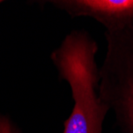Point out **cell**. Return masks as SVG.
Wrapping results in <instances>:
<instances>
[{
    "instance_id": "2",
    "label": "cell",
    "mask_w": 133,
    "mask_h": 133,
    "mask_svg": "<svg viewBox=\"0 0 133 133\" xmlns=\"http://www.w3.org/2000/svg\"><path fill=\"white\" fill-rule=\"evenodd\" d=\"M100 96L113 112L120 133H133V26L105 31Z\"/></svg>"
},
{
    "instance_id": "5",
    "label": "cell",
    "mask_w": 133,
    "mask_h": 133,
    "mask_svg": "<svg viewBox=\"0 0 133 133\" xmlns=\"http://www.w3.org/2000/svg\"><path fill=\"white\" fill-rule=\"evenodd\" d=\"M3 3V1H0V3Z\"/></svg>"
},
{
    "instance_id": "1",
    "label": "cell",
    "mask_w": 133,
    "mask_h": 133,
    "mask_svg": "<svg viewBox=\"0 0 133 133\" xmlns=\"http://www.w3.org/2000/svg\"><path fill=\"white\" fill-rule=\"evenodd\" d=\"M97 51V43L86 30H74L50 55L60 79L69 84L74 101L62 133H103L110 108L100 96Z\"/></svg>"
},
{
    "instance_id": "4",
    "label": "cell",
    "mask_w": 133,
    "mask_h": 133,
    "mask_svg": "<svg viewBox=\"0 0 133 133\" xmlns=\"http://www.w3.org/2000/svg\"><path fill=\"white\" fill-rule=\"evenodd\" d=\"M0 133H20V131L7 117L0 115Z\"/></svg>"
},
{
    "instance_id": "3",
    "label": "cell",
    "mask_w": 133,
    "mask_h": 133,
    "mask_svg": "<svg viewBox=\"0 0 133 133\" xmlns=\"http://www.w3.org/2000/svg\"><path fill=\"white\" fill-rule=\"evenodd\" d=\"M72 18L89 17L111 32L133 26V0H53Z\"/></svg>"
}]
</instances>
